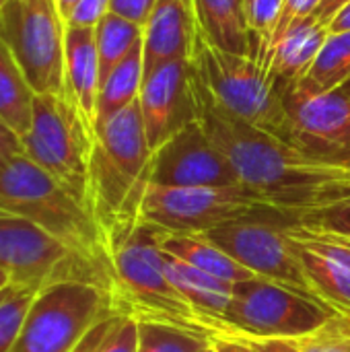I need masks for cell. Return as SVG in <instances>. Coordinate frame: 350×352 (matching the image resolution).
I'll return each instance as SVG.
<instances>
[{
  "label": "cell",
  "instance_id": "43",
  "mask_svg": "<svg viewBox=\"0 0 350 352\" xmlns=\"http://www.w3.org/2000/svg\"><path fill=\"white\" fill-rule=\"evenodd\" d=\"M202 352H217V351H215V346H212V344H208V346H206Z\"/></svg>",
  "mask_w": 350,
  "mask_h": 352
},
{
  "label": "cell",
  "instance_id": "23",
  "mask_svg": "<svg viewBox=\"0 0 350 352\" xmlns=\"http://www.w3.org/2000/svg\"><path fill=\"white\" fill-rule=\"evenodd\" d=\"M142 78H144V50L140 39L99 87L95 130L138 99Z\"/></svg>",
  "mask_w": 350,
  "mask_h": 352
},
{
  "label": "cell",
  "instance_id": "19",
  "mask_svg": "<svg viewBox=\"0 0 350 352\" xmlns=\"http://www.w3.org/2000/svg\"><path fill=\"white\" fill-rule=\"evenodd\" d=\"M330 31L314 14L293 23L266 52L262 66L276 80H301L314 66Z\"/></svg>",
  "mask_w": 350,
  "mask_h": 352
},
{
  "label": "cell",
  "instance_id": "14",
  "mask_svg": "<svg viewBox=\"0 0 350 352\" xmlns=\"http://www.w3.org/2000/svg\"><path fill=\"white\" fill-rule=\"evenodd\" d=\"M149 184L163 188L243 186L229 159L198 120L153 151Z\"/></svg>",
  "mask_w": 350,
  "mask_h": 352
},
{
  "label": "cell",
  "instance_id": "17",
  "mask_svg": "<svg viewBox=\"0 0 350 352\" xmlns=\"http://www.w3.org/2000/svg\"><path fill=\"white\" fill-rule=\"evenodd\" d=\"M198 19L194 0H157L144 25V74L163 62L190 58Z\"/></svg>",
  "mask_w": 350,
  "mask_h": 352
},
{
  "label": "cell",
  "instance_id": "12",
  "mask_svg": "<svg viewBox=\"0 0 350 352\" xmlns=\"http://www.w3.org/2000/svg\"><path fill=\"white\" fill-rule=\"evenodd\" d=\"M200 235L223 250L237 264L254 272L258 278L287 287L324 305L305 272L287 227L254 221L217 227Z\"/></svg>",
  "mask_w": 350,
  "mask_h": 352
},
{
  "label": "cell",
  "instance_id": "15",
  "mask_svg": "<svg viewBox=\"0 0 350 352\" xmlns=\"http://www.w3.org/2000/svg\"><path fill=\"white\" fill-rule=\"evenodd\" d=\"M151 151L196 120L194 66L190 58L163 62L144 74L138 95Z\"/></svg>",
  "mask_w": 350,
  "mask_h": 352
},
{
  "label": "cell",
  "instance_id": "39",
  "mask_svg": "<svg viewBox=\"0 0 350 352\" xmlns=\"http://www.w3.org/2000/svg\"><path fill=\"white\" fill-rule=\"evenodd\" d=\"M350 0H322L320 6H318V10L314 12V16H316L322 25L328 27V23L336 16V12H338L342 6H347Z\"/></svg>",
  "mask_w": 350,
  "mask_h": 352
},
{
  "label": "cell",
  "instance_id": "4",
  "mask_svg": "<svg viewBox=\"0 0 350 352\" xmlns=\"http://www.w3.org/2000/svg\"><path fill=\"white\" fill-rule=\"evenodd\" d=\"M0 210L27 219L113 278L109 243L93 212L23 153L0 175Z\"/></svg>",
  "mask_w": 350,
  "mask_h": 352
},
{
  "label": "cell",
  "instance_id": "1",
  "mask_svg": "<svg viewBox=\"0 0 350 352\" xmlns=\"http://www.w3.org/2000/svg\"><path fill=\"white\" fill-rule=\"evenodd\" d=\"M194 101L196 120L229 159L239 182L276 208L307 212L350 200V167L311 157L241 122L217 101L196 68Z\"/></svg>",
  "mask_w": 350,
  "mask_h": 352
},
{
  "label": "cell",
  "instance_id": "20",
  "mask_svg": "<svg viewBox=\"0 0 350 352\" xmlns=\"http://www.w3.org/2000/svg\"><path fill=\"white\" fill-rule=\"evenodd\" d=\"M157 245L163 254L231 285L258 278L200 233H171L159 227Z\"/></svg>",
  "mask_w": 350,
  "mask_h": 352
},
{
  "label": "cell",
  "instance_id": "9",
  "mask_svg": "<svg viewBox=\"0 0 350 352\" xmlns=\"http://www.w3.org/2000/svg\"><path fill=\"white\" fill-rule=\"evenodd\" d=\"M0 268L12 285L45 289L58 283H89L113 297V278L27 219L0 210Z\"/></svg>",
  "mask_w": 350,
  "mask_h": 352
},
{
  "label": "cell",
  "instance_id": "32",
  "mask_svg": "<svg viewBox=\"0 0 350 352\" xmlns=\"http://www.w3.org/2000/svg\"><path fill=\"white\" fill-rule=\"evenodd\" d=\"M217 352H299L295 338H262L233 332L223 338H210Z\"/></svg>",
  "mask_w": 350,
  "mask_h": 352
},
{
  "label": "cell",
  "instance_id": "41",
  "mask_svg": "<svg viewBox=\"0 0 350 352\" xmlns=\"http://www.w3.org/2000/svg\"><path fill=\"white\" fill-rule=\"evenodd\" d=\"M78 2H80V0H56V4H58V10H60V14H62V19H64V21L70 16L72 8H74Z\"/></svg>",
  "mask_w": 350,
  "mask_h": 352
},
{
  "label": "cell",
  "instance_id": "38",
  "mask_svg": "<svg viewBox=\"0 0 350 352\" xmlns=\"http://www.w3.org/2000/svg\"><path fill=\"white\" fill-rule=\"evenodd\" d=\"M21 153H23L21 138L0 120V175L4 171V167L10 163V159Z\"/></svg>",
  "mask_w": 350,
  "mask_h": 352
},
{
  "label": "cell",
  "instance_id": "45",
  "mask_svg": "<svg viewBox=\"0 0 350 352\" xmlns=\"http://www.w3.org/2000/svg\"><path fill=\"white\" fill-rule=\"evenodd\" d=\"M344 165H347V167H350V159H349V161H347V163H344Z\"/></svg>",
  "mask_w": 350,
  "mask_h": 352
},
{
  "label": "cell",
  "instance_id": "7",
  "mask_svg": "<svg viewBox=\"0 0 350 352\" xmlns=\"http://www.w3.org/2000/svg\"><path fill=\"white\" fill-rule=\"evenodd\" d=\"M95 134L68 95H35L23 155L89 210V165Z\"/></svg>",
  "mask_w": 350,
  "mask_h": 352
},
{
  "label": "cell",
  "instance_id": "11",
  "mask_svg": "<svg viewBox=\"0 0 350 352\" xmlns=\"http://www.w3.org/2000/svg\"><path fill=\"white\" fill-rule=\"evenodd\" d=\"M330 307L320 305L266 278H252L233 287L225 322L239 334L262 338H299L334 320Z\"/></svg>",
  "mask_w": 350,
  "mask_h": 352
},
{
  "label": "cell",
  "instance_id": "24",
  "mask_svg": "<svg viewBox=\"0 0 350 352\" xmlns=\"http://www.w3.org/2000/svg\"><path fill=\"white\" fill-rule=\"evenodd\" d=\"M35 93L21 72L14 56L0 39V120L21 138L27 134L33 116Z\"/></svg>",
  "mask_w": 350,
  "mask_h": 352
},
{
  "label": "cell",
  "instance_id": "36",
  "mask_svg": "<svg viewBox=\"0 0 350 352\" xmlns=\"http://www.w3.org/2000/svg\"><path fill=\"white\" fill-rule=\"evenodd\" d=\"M157 0H111V12L144 29Z\"/></svg>",
  "mask_w": 350,
  "mask_h": 352
},
{
  "label": "cell",
  "instance_id": "16",
  "mask_svg": "<svg viewBox=\"0 0 350 352\" xmlns=\"http://www.w3.org/2000/svg\"><path fill=\"white\" fill-rule=\"evenodd\" d=\"M305 272L322 299L334 314L350 318V241L305 229L287 227Z\"/></svg>",
  "mask_w": 350,
  "mask_h": 352
},
{
  "label": "cell",
  "instance_id": "25",
  "mask_svg": "<svg viewBox=\"0 0 350 352\" xmlns=\"http://www.w3.org/2000/svg\"><path fill=\"white\" fill-rule=\"evenodd\" d=\"M350 80V31L330 33L309 72L299 80L311 91L340 89Z\"/></svg>",
  "mask_w": 350,
  "mask_h": 352
},
{
  "label": "cell",
  "instance_id": "28",
  "mask_svg": "<svg viewBox=\"0 0 350 352\" xmlns=\"http://www.w3.org/2000/svg\"><path fill=\"white\" fill-rule=\"evenodd\" d=\"M37 291L33 287L10 285L0 293V352H12Z\"/></svg>",
  "mask_w": 350,
  "mask_h": 352
},
{
  "label": "cell",
  "instance_id": "34",
  "mask_svg": "<svg viewBox=\"0 0 350 352\" xmlns=\"http://www.w3.org/2000/svg\"><path fill=\"white\" fill-rule=\"evenodd\" d=\"M107 12H111V0H80L66 19V27L95 29Z\"/></svg>",
  "mask_w": 350,
  "mask_h": 352
},
{
  "label": "cell",
  "instance_id": "22",
  "mask_svg": "<svg viewBox=\"0 0 350 352\" xmlns=\"http://www.w3.org/2000/svg\"><path fill=\"white\" fill-rule=\"evenodd\" d=\"M194 4L198 27L215 45L233 54L252 56L245 0H194Z\"/></svg>",
  "mask_w": 350,
  "mask_h": 352
},
{
  "label": "cell",
  "instance_id": "42",
  "mask_svg": "<svg viewBox=\"0 0 350 352\" xmlns=\"http://www.w3.org/2000/svg\"><path fill=\"white\" fill-rule=\"evenodd\" d=\"M10 285H12L10 276H8V274H6V272H4V270L0 268V293H2L4 289H8Z\"/></svg>",
  "mask_w": 350,
  "mask_h": 352
},
{
  "label": "cell",
  "instance_id": "6",
  "mask_svg": "<svg viewBox=\"0 0 350 352\" xmlns=\"http://www.w3.org/2000/svg\"><path fill=\"white\" fill-rule=\"evenodd\" d=\"M140 221L171 233H206L233 223L297 225V212L276 208L266 196L248 186L163 188L149 184Z\"/></svg>",
  "mask_w": 350,
  "mask_h": 352
},
{
  "label": "cell",
  "instance_id": "5",
  "mask_svg": "<svg viewBox=\"0 0 350 352\" xmlns=\"http://www.w3.org/2000/svg\"><path fill=\"white\" fill-rule=\"evenodd\" d=\"M190 60L198 76L229 113L299 148L278 87L256 58L215 45L202 29L196 27Z\"/></svg>",
  "mask_w": 350,
  "mask_h": 352
},
{
  "label": "cell",
  "instance_id": "27",
  "mask_svg": "<svg viewBox=\"0 0 350 352\" xmlns=\"http://www.w3.org/2000/svg\"><path fill=\"white\" fill-rule=\"evenodd\" d=\"M208 344V336L184 328L159 322H138V352H202Z\"/></svg>",
  "mask_w": 350,
  "mask_h": 352
},
{
  "label": "cell",
  "instance_id": "44",
  "mask_svg": "<svg viewBox=\"0 0 350 352\" xmlns=\"http://www.w3.org/2000/svg\"><path fill=\"white\" fill-rule=\"evenodd\" d=\"M342 89H344V91H349V93H350V85H349V87H342Z\"/></svg>",
  "mask_w": 350,
  "mask_h": 352
},
{
  "label": "cell",
  "instance_id": "33",
  "mask_svg": "<svg viewBox=\"0 0 350 352\" xmlns=\"http://www.w3.org/2000/svg\"><path fill=\"white\" fill-rule=\"evenodd\" d=\"M97 352H138V322L128 316H118Z\"/></svg>",
  "mask_w": 350,
  "mask_h": 352
},
{
  "label": "cell",
  "instance_id": "26",
  "mask_svg": "<svg viewBox=\"0 0 350 352\" xmlns=\"http://www.w3.org/2000/svg\"><path fill=\"white\" fill-rule=\"evenodd\" d=\"M144 29L128 19L107 12L95 27V43L99 56V76L101 85L109 72L124 60V56L142 39Z\"/></svg>",
  "mask_w": 350,
  "mask_h": 352
},
{
  "label": "cell",
  "instance_id": "30",
  "mask_svg": "<svg viewBox=\"0 0 350 352\" xmlns=\"http://www.w3.org/2000/svg\"><path fill=\"white\" fill-rule=\"evenodd\" d=\"M299 352H350V318L336 316L324 328L295 338Z\"/></svg>",
  "mask_w": 350,
  "mask_h": 352
},
{
  "label": "cell",
  "instance_id": "21",
  "mask_svg": "<svg viewBox=\"0 0 350 352\" xmlns=\"http://www.w3.org/2000/svg\"><path fill=\"white\" fill-rule=\"evenodd\" d=\"M163 268L169 280L173 283V287L190 301V305L198 314L210 320L225 322V314L231 303L235 285L215 278L202 270H196L167 254H163Z\"/></svg>",
  "mask_w": 350,
  "mask_h": 352
},
{
  "label": "cell",
  "instance_id": "31",
  "mask_svg": "<svg viewBox=\"0 0 350 352\" xmlns=\"http://www.w3.org/2000/svg\"><path fill=\"white\" fill-rule=\"evenodd\" d=\"M297 225L318 231V233H330V235L350 241V200L340 202L336 206L320 208V210L297 212Z\"/></svg>",
  "mask_w": 350,
  "mask_h": 352
},
{
  "label": "cell",
  "instance_id": "8",
  "mask_svg": "<svg viewBox=\"0 0 350 352\" xmlns=\"http://www.w3.org/2000/svg\"><path fill=\"white\" fill-rule=\"evenodd\" d=\"M0 39L35 95H66V21L56 0H4Z\"/></svg>",
  "mask_w": 350,
  "mask_h": 352
},
{
  "label": "cell",
  "instance_id": "13",
  "mask_svg": "<svg viewBox=\"0 0 350 352\" xmlns=\"http://www.w3.org/2000/svg\"><path fill=\"white\" fill-rule=\"evenodd\" d=\"M299 148L311 157L347 163L350 159V93L311 91L299 80H276Z\"/></svg>",
  "mask_w": 350,
  "mask_h": 352
},
{
  "label": "cell",
  "instance_id": "18",
  "mask_svg": "<svg viewBox=\"0 0 350 352\" xmlns=\"http://www.w3.org/2000/svg\"><path fill=\"white\" fill-rule=\"evenodd\" d=\"M64 64H66V95L76 105L78 113L95 134L97 97L101 87L95 29L66 27Z\"/></svg>",
  "mask_w": 350,
  "mask_h": 352
},
{
  "label": "cell",
  "instance_id": "29",
  "mask_svg": "<svg viewBox=\"0 0 350 352\" xmlns=\"http://www.w3.org/2000/svg\"><path fill=\"white\" fill-rule=\"evenodd\" d=\"M285 0H245V21L252 35V56L262 64L278 25Z\"/></svg>",
  "mask_w": 350,
  "mask_h": 352
},
{
  "label": "cell",
  "instance_id": "3",
  "mask_svg": "<svg viewBox=\"0 0 350 352\" xmlns=\"http://www.w3.org/2000/svg\"><path fill=\"white\" fill-rule=\"evenodd\" d=\"M151 157L138 99L95 130L89 165V206L105 237L140 219Z\"/></svg>",
  "mask_w": 350,
  "mask_h": 352
},
{
  "label": "cell",
  "instance_id": "47",
  "mask_svg": "<svg viewBox=\"0 0 350 352\" xmlns=\"http://www.w3.org/2000/svg\"><path fill=\"white\" fill-rule=\"evenodd\" d=\"M2 2H4V0H0V6H2Z\"/></svg>",
  "mask_w": 350,
  "mask_h": 352
},
{
  "label": "cell",
  "instance_id": "35",
  "mask_svg": "<svg viewBox=\"0 0 350 352\" xmlns=\"http://www.w3.org/2000/svg\"><path fill=\"white\" fill-rule=\"evenodd\" d=\"M320 2H322V0H285L283 12H281L278 25H276V29H274V35H272V39H270L268 50L272 47V43H274V41H276L293 23H297V21H301V19H305V16H311V14L318 10ZM268 50H266V52H268ZM264 56H266V54H264ZM262 60H264V58H262Z\"/></svg>",
  "mask_w": 350,
  "mask_h": 352
},
{
  "label": "cell",
  "instance_id": "46",
  "mask_svg": "<svg viewBox=\"0 0 350 352\" xmlns=\"http://www.w3.org/2000/svg\"><path fill=\"white\" fill-rule=\"evenodd\" d=\"M349 85H350V80H349V82H347V85H344V87H349Z\"/></svg>",
  "mask_w": 350,
  "mask_h": 352
},
{
  "label": "cell",
  "instance_id": "2",
  "mask_svg": "<svg viewBox=\"0 0 350 352\" xmlns=\"http://www.w3.org/2000/svg\"><path fill=\"white\" fill-rule=\"evenodd\" d=\"M157 233L159 227L138 219L107 235L116 311L136 322H159L208 338L233 334L235 330L229 324L198 314L173 287L163 268Z\"/></svg>",
  "mask_w": 350,
  "mask_h": 352
},
{
  "label": "cell",
  "instance_id": "37",
  "mask_svg": "<svg viewBox=\"0 0 350 352\" xmlns=\"http://www.w3.org/2000/svg\"><path fill=\"white\" fill-rule=\"evenodd\" d=\"M118 316H120V314H109V316H105L103 320H99V322L89 330V334L80 340V344H78L72 352H97L101 340L105 338V334L109 332V328L113 326V322H116Z\"/></svg>",
  "mask_w": 350,
  "mask_h": 352
},
{
  "label": "cell",
  "instance_id": "10",
  "mask_svg": "<svg viewBox=\"0 0 350 352\" xmlns=\"http://www.w3.org/2000/svg\"><path fill=\"white\" fill-rule=\"evenodd\" d=\"M118 314L113 297L89 283H58L39 289L12 352H72L89 330Z\"/></svg>",
  "mask_w": 350,
  "mask_h": 352
},
{
  "label": "cell",
  "instance_id": "40",
  "mask_svg": "<svg viewBox=\"0 0 350 352\" xmlns=\"http://www.w3.org/2000/svg\"><path fill=\"white\" fill-rule=\"evenodd\" d=\"M328 31L330 33H344V31H350V2L347 6H342L336 16L328 23Z\"/></svg>",
  "mask_w": 350,
  "mask_h": 352
}]
</instances>
